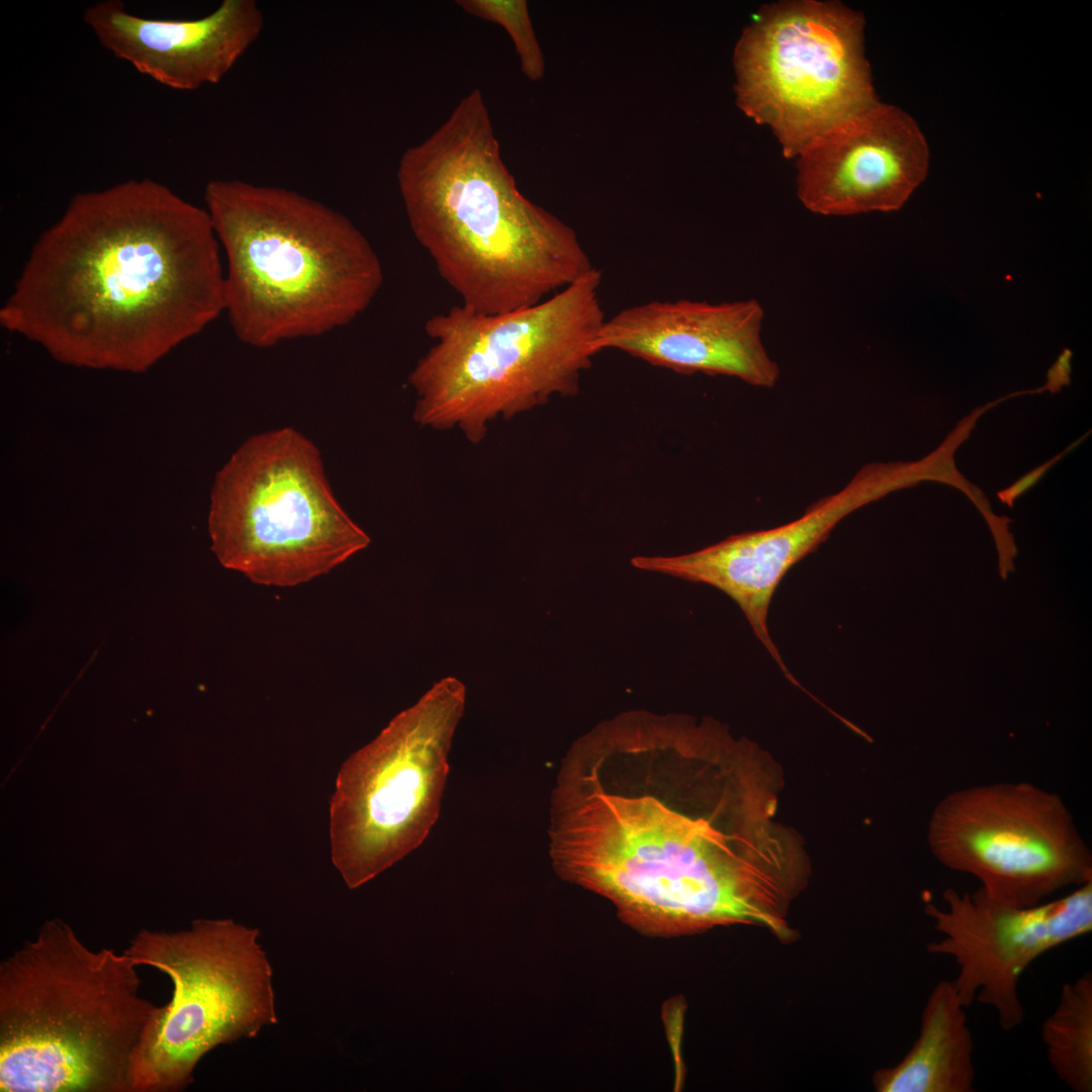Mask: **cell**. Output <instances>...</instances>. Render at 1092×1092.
<instances>
[{"label": "cell", "instance_id": "cell-18", "mask_svg": "<svg viewBox=\"0 0 1092 1092\" xmlns=\"http://www.w3.org/2000/svg\"><path fill=\"white\" fill-rule=\"evenodd\" d=\"M1041 1037L1058 1078L1075 1092L1092 1091V974L1066 983Z\"/></svg>", "mask_w": 1092, "mask_h": 1092}, {"label": "cell", "instance_id": "cell-11", "mask_svg": "<svg viewBox=\"0 0 1092 1092\" xmlns=\"http://www.w3.org/2000/svg\"><path fill=\"white\" fill-rule=\"evenodd\" d=\"M927 840L949 870L1018 907L1092 881V853L1062 798L1028 782L953 791L934 806Z\"/></svg>", "mask_w": 1092, "mask_h": 1092}, {"label": "cell", "instance_id": "cell-1", "mask_svg": "<svg viewBox=\"0 0 1092 1092\" xmlns=\"http://www.w3.org/2000/svg\"><path fill=\"white\" fill-rule=\"evenodd\" d=\"M782 782L768 752L713 718L619 713L562 758L552 866L645 935L745 924L789 942V909L811 866L778 819Z\"/></svg>", "mask_w": 1092, "mask_h": 1092}, {"label": "cell", "instance_id": "cell-6", "mask_svg": "<svg viewBox=\"0 0 1092 1092\" xmlns=\"http://www.w3.org/2000/svg\"><path fill=\"white\" fill-rule=\"evenodd\" d=\"M602 280L594 267L534 305L488 314L460 304L429 317L424 330L434 343L408 376L414 420L458 428L477 444L497 418L575 395L601 352Z\"/></svg>", "mask_w": 1092, "mask_h": 1092}, {"label": "cell", "instance_id": "cell-14", "mask_svg": "<svg viewBox=\"0 0 1092 1092\" xmlns=\"http://www.w3.org/2000/svg\"><path fill=\"white\" fill-rule=\"evenodd\" d=\"M928 165V145L915 120L879 101L801 152L797 195L823 215L894 211L923 182Z\"/></svg>", "mask_w": 1092, "mask_h": 1092}, {"label": "cell", "instance_id": "cell-3", "mask_svg": "<svg viewBox=\"0 0 1092 1092\" xmlns=\"http://www.w3.org/2000/svg\"><path fill=\"white\" fill-rule=\"evenodd\" d=\"M396 179L412 233L467 308L534 305L594 268L573 229L518 189L478 88L403 152Z\"/></svg>", "mask_w": 1092, "mask_h": 1092}, {"label": "cell", "instance_id": "cell-13", "mask_svg": "<svg viewBox=\"0 0 1092 1092\" xmlns=\"http://www.w3.org/2000/svg\"><path fill=\"white\" fill-rule=\"evenodd\" d=\"M899 462L861 467L838 492L813 503L800 518L771 529L731 535L705 548L672 556H635L634 567L718 588L732 599L783 673L787 668L767 626L774 594L788 571L815 551L836 525L857 509L907 487Z\"/></svg>", "mask_w": 1092, "mask_h": 1092}, {"label": "cell", "instance_id": "cell-19", "mask_svg": "<svg viewBox=\"0 0 1092 1092\" xmlns=\"http://www.w3.org/2000/svg\"><path fill=\"white\" fill-rule=\"evenodd\" d=\"M466 13L502 26L519 56L521 70L531 81L544 76L545 61L524 0H458Z\"/></svg>", "mask_w": 1092, "mask_h": 1092}, {"label": "cell", "instance_id": "cell-4", "mask_svg": "<svg viewBox=\"0 0 1092 1092\" xmlns=\"http://www.w3.org/2000/svg\"><path fill=\"white\" fill-rule=\"evenodd\" d=\"M204 203L226 257L224 312L267 348L346 326L383 283L378 255L343 213L283 187L215 179Z\"/></svg>", "mask_w": 1092, "mask_h": 1092}, {"label": "cell", "instance_id": "cell-2", "mask_svg": "<svg viewBox=\"0 0 1092 1092\" xmlns=\"http://www.w3.org/2000/svg\"><path fill=\"white\" fill-rule=\"evenodd\" d=\"M221 312L207 210L143 178L70 199L32 246L0 325L61 362L141 372Z\"/></svg>", "mask_w": 1092, "mask_h": 1092}, {"label": "cell", "instance_id": "cell-5", "mask_svg": "<svg viewBox=\"0 0 1092 1092\" xmlns=\"http://www.w3.org/2000/svg\"><path fill=\"white\" fill-rule=\"evenodd\" d=\"M139 966L46 921L0 964L1 1092H131L133 1052L157 1005Z\"/></svg>", "mask_w": 1092, "mask_h": 1092}, {"label": "cell", "instance_id": "cell-15", "mask_svg": "<svg viewBox=\"0 0 1092 1092\" xmlns=\"http://www.w3.org/2000/svg\"><path fill=\"white\" fill-rule=\"evenodd\" d=\"M763 317L755 298L651 300L606 318L598 346L678 373L724 375L771 388L781 371L761 340Z\"/></svg>", "mask_w": 1092, "mask_h": 1092}, {"label": "cell", "instance_id": "cell-7", "mask_svg": "<svg viewBox=\"0 0 1092 1092\" xmlns=\"http://www.w3.org/2000/svg\"><path fill=\"white\" fill-rule=\"evenodd\" d=\"M209 533L224 567L276 587L326 574L370 543L334 496L317 448L290 428L253 436L217 474Z\"/></svg>", "mask_w": 1092, "mask_h": 1092}, {"label": "cell", "instance_id": "cell-17", "mask_svg": "<svg viewBox=\"0 0 1092 1092\" xmlns=\"http://www.w3.org/2000/svg\"><path fill=\"white\" fill-rule=\"evenodd\" d=\"M966 1007L951 981L932 989L921 1014L918 1038L893 1068L876 1073L880 1092H972L974 1043Z\"/></svg>", "mask_w": 1092, "mask_h": 1092}, {"label": "cell", "instance_id": "cell-10", "mask_svg": "<svg viewBox=\"0 0 1092 1092\" xmlns=\"http://www.w3.org/2000/svg\"><path fill=\"white\" fill-rule=\"evenodd\" d=\"M861 13L835 1L763 5L734 52L741 110L768 125L787 158L879 102Z\"/></svg>", "mask_w": 1092, "mask_h": 1092}, {"label": "cell", "instance_id": "cell-21", "mask_svg": "<svg viewBox=\"0 0 1092 1092\" xmlns=\"http://www.w3.org/2000/svg\"><path fill=\"white\" fill-rule=\"evenodd\" d=\"M1072 356V352L1069 349H1066L1058 357L1057 361L1048 372V381L1044 385L1045 389L1056 392L1070 383Z\"/></svg>", "mask_w": 1092, "mask_h": 1092}, {"label": "cell", "instance_id": "cell-9", "mask_svg": "<svg viewBox=\"0 0 1092 1092\" xmlns=\"http://www.w3.org/2000/svg\"><path fill=\"white\" fill-rule=\"evenodd\" d=\"M464 707V685L443 678L342 764L330 801V842L348 888L374 879L429 835Z\"/></svg>", "mask_w": 1092, "mask_h": 1092}, {"label": "cell", "instance_id": "cell-20", "mask_svg": "<svg viewBox=\"0 0 1092 1092\" xmlns=\"http://www.w3.org/2000/svg\"><path fill=\"white\" fill-rule=\"evenodd\" d=\"M1089 433H1086L1084 436L1079 438L1077 441L1073 442L1064 451H1062L1061 453H1059L1058 455H1056L1052 459L1048 460L1046 462L1042 463L1041 465L1037 466L1036 468L1030 470L1029 472H1027L1026 474L1021 476L1014 483H1012L1009 487L998 491V493H997L998 498L1003 504H1005V505L1009 506L1010 508H1012L1014 502L1019 496H1021L1027 490L1032 488L1043 477V475L1051 469V467H1053L1057 462H1059L1066 454H1068L1074 448H1076L1084 439H1086V437L1088 436Z\"/></svg>", "mask_w": 1092, "mask_h": 1092}, {"label": "cell", "instance_id": "cell-16", "mask_svg": "<svg viewBox=\"0 0 1092 1092\" xmlns=\"http://www.w3.org/2000/svg\"><path fill=\"white\" fill-rule=\"evenodd\" d=\"M83 21L116 59L157 83L194 91L219 83L260 36L264 14L254 0H223L195 19L147 18L119 0L95 2Z\"/></svg>", "mask_w": 1092, "mask_h": 1092}, {"label": "cell", "instance_id": "cell-12", "mask_svg": "<svg viewBox=\"0 0 1092 1092\" xmlns=\"http://www.w3.org/2000/svg\"><path fill=\"white\" fill-rule=\"evenodd\" d=\"M945 908L926 903L924 911L942 934L928 952L953 959L954 990L967 1008L974 1001L992 1007L1008 1031L1024 1020L1018 985L1040 956L1092 930V881L1053 901L1018 907L974 892L947 888Z\"/></svg>", "mask_w": 1092, "mask_h": 1092}, {"label": "cell", "instance_id": "cell-8", "mask_svg": "<svg viewBox=\"0 0 1092 1092\" xmlns=\"http://www.w3.org/2000/svg\"><path fill=\"white\" fill-rule=\"evenodd\" d=\"M257 928L231 918L196 919L187 929L136 932L123 950L171 980L133 1052L131 1092H180L218 1045L253 1038L278 1022L273 968Z\"/></svg>", "mask_w": 1092, "mask_h": 1092}]
</instances>
